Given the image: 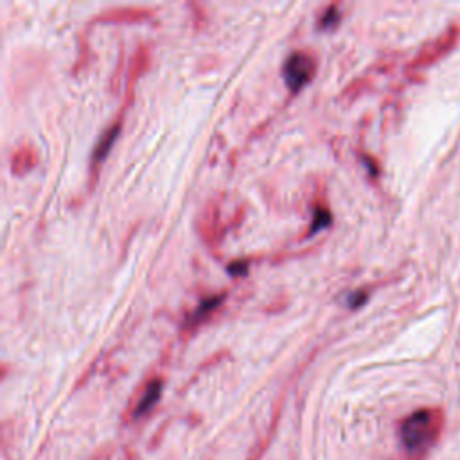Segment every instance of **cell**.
Returning <instances> with one entry per match:
<instances>
[{"label": "cell", "mask_w": 460, "mask_h": 460, "mask_svg": "<svg viewBox=\"0 0 460 460\" xmlns=\"http://www.w3.org/2000/svg\"><path fill=\"white\" fill-rule=\"evenodd\" d=\"M437 424V414L431 410H419L406 419L401 426L403 443L408 450L423 448L433 437Z\"/></svg>", "instance_id": "6da1fadb"}, {"label": "cell", "mask_w": 460, "mask_h": 460, "mask_svg": "<svg viewBox=\"0 0 460 460\" xmlns=\"http://www.w3.org/2000/svg\"><path fill=\"white\" fill-rule=\"evenodd\" d=\"M119 130H121V122H117V124H112L108 128V131H106L103 137H101V141L97 143V148L94 150V157H92V171L96 173V164L103 162V159L106 157V153L110 151V148H112L113 141H115V137L119 135Z\"/></svg>", "instance_id": "277c9868"}, {"label": "cell", "mask_w": 460, "mask_h": 460, "mask_svg": "<svg viewBox=\"0 0 460 460\" xmlns=\"http://www.w3.org/2000/svg\"><path fill=\"white\" fill-rule=\"evenodd\" d=\"M317 72V59L308 50H295L286 58L282 76L292 92H299L310 83Z\"/></svg>", "instance_id": "7a4b0ae2"}, {"label": "cell", "mask_w": 460, "mask_h": 460, "mask_svg": "<svg viewBox=\"0 0 460 460\" xmlns=\"http://www.w3.org/2000/svg\"><path fill=\"white\" fill-rule=\"evenodd\" d=\"M150 17V11L146 9H134V8H126V9H115L112 13H103V17H99L97 20L103 22H137L144 20V18Z\"/></svg>", "instance_id": "8992f818"}, {"label": "cell", "mask_w": 460, "mask_h": 460, "mask_svg": "<svg viewBox=\"0 0 460 460\" xmlns=\"http://www.w3.org/2000/svg\"><path fill=\"white\" fill-rule=\"evenodd\" d=\"M36 151L33 146H22L13 153L11 159V173L17 176L29 173L36 166Z\"/></svg>", "instance_id": "3957f363"}, {"label": "cell", "mask_w": 460, "mask_h": 460, "mask_svg": "<svg viewBox=\"0 0 460 460\" xmlns=\"http://www.w3.org/2000/svg\"><path fill=\"white\" fill-rule=\"evenodd\" d=\"M331 223V214L327 209H322V207H318L317 210H315V218H313V225H311V232H315V230L322 229L324 225H329Z\"/></svg>", "instance_id": "ba28073f"}, {"label": "cell", "mask_w": 460, "mask_h": 460, "mask_svg": "<svg viewBox=\"0 0 460 460\" xmlns=\"http://www.w3.org/2000/svg\"><path fill=\"white\" fill-rule=\"evenodd\" d=\"M223 299H225V293H222V295H214V297L207 299V301L201 302L200 306L196 308V311H194L193 315H191V318H189V326H200V322H203V318L207 317L209 313H213L216 308H220L223 302Z\"/></svg>", "instance_id": "52a82bcc"}, {"label": "cell", "mask_w": 460, "mask_h": 460, "mask_svg": "<svg viewBox=\"0 0 460 460\" xmlns=\"http://www.w3.org/2000/svg\"><path fill=\"white\" fill-rule=\"evenodd\" d=\"M160 394H162V381L153 380L150 385L146 387V390H144V396L141 398V401H138L135 415L138 417V415H143V414H146V412H150L151 408L155 406V403L159 401Z\"/></svg>", "instance_id": "5b68a950"}, {"label": "cell", "mask_w": 460, "mask_h": 460, "mask_svg": "<svg viewBox=\"0 0 460 460\" xmlns=\"http://www.w3.org/2000/svg\"><path fill=\"white\" fill-rule=\"evenodd\" d=\"M336 20H338V6H329L324 13L322 20H320V25L322 27H329V25H335Z\"/></svg>", "instance_id": "9c48e42d"}]
</instances>
